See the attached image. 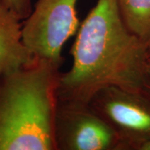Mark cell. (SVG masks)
I'll list each match as a JSON object with an SVG mask.
<instances>
[{
  "mask_svg": "<svg viewBox=\"0 0 150 150\" xmlns=\"http://www.w3.org/2000/svg\"><path fill=\"white\" fill-rule=\"evenodd\" d=\"M146 47H147V54H148V58L150 59V40L146 43Z\"/></svg>",
  "mask_w": 150,
  "mask_h": 150,
  "instance_id": "obj_11",
  "label": "cell"
},
{
  "mask_svg": "<svg viewBox=\"0 0 150 150\" xmlns=\"http://www.w3.org/2000/svg\"><path fill=\"white\" fill-rule=\"evenodd\" d=\"M77 2L38 0L22 25L23 42L34 59L63 64V48L80 25Z\"/></svg>",
  "mask_w": 150,
  "mask_h": 150,
  "instance_id": "obj_3",
  "label": "cell"
},
{
  "mask_svg": "<svg viewBox=\"0 0 150 150\" xmlns=\"http://www.w3.org/2000/svg\"><path fill=\"white\" fill-rule=\"evenodd\" d=\"M22 25L21 19L0 0V74L34 59L23 42Z\"/></svg>",
  "mask_w": 150,
  "mask_h": 150,
  "instance_id": "obj_6",
  "label": "cell"
},
{
  "mask_svg": "<svg viewBox=\"0 0 150 150\" xmlns=\"http://www.w3.org/2000/svg\"><path fill=\"white\" fill-rule=\"evenodd\" d=\"M124 24L147 43L150 40V0H117Z\"/></svg>",
  "mask_w": 150,
  "mask_h": 150,
  "instance_id": "obj_7",
  "label": "cell"
},
{
  "mask_svg": "<svg viewBox=\"0 0 150 150\" xmlns=\"http://www.w3.org/2000/svg\"><path fill=\"white\" fill-rule=\"evenodd\" d=\"M70 54L71 68L59 74L58 100L88 103L109 86L143 91L146 43L126 27L117 0H98L80 23Z\"/></svg>",
  "mask_w": 150,
  "mask_h": 150,
  "instance_id": "obj_1",
  "label": "cell"
},
{
  "mask_svg": "<svg viewBox=\"0 0 150 150\" xmlns=\"http://www.w3.org/2000/svg\"><path fill=\"white\" fill-rule=\"evenodd\" d=\"M61 66L34 59L0 74V150H55L54 119Z\"/></svg>",
  "mask_w": 150,
  "mask_h": 150,
  "instance_id": "obj_2",
  "label": "cell"
},
{
  "mask_svg": "<svg viewBox=\"0 0 150 150\" xmlns=\"http://www.w3.org/2000/svg\"><path fill=\"white\" fill-rule=\"evenodd\" d=\"M139 150H150V142H148L144 144L143 145Z\"/></svg>",
  "mask_w": 150,
  "mask_h": 150,
  "instance_id": "obj_10",
  "label": "cell"
},
{
  "mask_svg": "<svg viewBox=\"0 0 150 150\" xmlns=\"http://www.w3.org/2000/svg\"><path fill=\"white\" fill-rule=\"evenodd\" d=\"M3 2L22 21L29 16L33 8L32 0H3Z\"/></svg>",
  "mask_w": 150,
  "mask_h": 150,
  "instance_id": "obj_8",
  "label": "cell"
},
{
  "mask_svg": "<svg viewBox=\"0 0 150 150\" xmlns=\"http://www.w3.org/2000/svg\"><path fill=\"white\" fill-rule=\"evenodd\" d=\"M89 103L117 134L120 150H139L150 142V98L144 91L109 86Z\"/></svg>",
  "mask_w": 150,
  "mask_h": 150,
  "instance_id": "obj_4",
  "label": "cell"
},
{
  "mask_svg": "<svg viewBox=\"0 0 150 150\" xmlns=\"http://www.w3.org/2000/svg\"><path fill=\"white\" fill-rule=\"evenodd\" d=\"M143 91L150 98V59H148L145 66L143 79Z\"/></svg>",
  "mask_w": 150,
  "mask_h": 150,
  "instance_id": "obj_9",
  "label": "cell"
},
{
  "mask_svg": "<svg viewBox=\"0 0 150 150\" xmlns=\"http://www.w3.org/2000/svg\"><path fill=\"white\" fill-rule=\"evenodd\" d=\"M54 139L55 150H120L117 134L89 103L58 100Z\"/></svg>",
  "mask_w": 150,
  "mask_h": 150,
  "instance_id": "obj_5",
  "label": "cell"
}]
</instances>
